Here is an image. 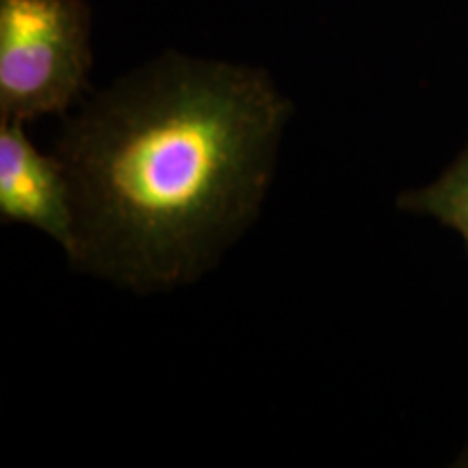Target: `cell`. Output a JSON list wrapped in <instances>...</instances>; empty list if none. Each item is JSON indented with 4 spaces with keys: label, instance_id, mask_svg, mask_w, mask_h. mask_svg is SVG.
<instances>
[{
    "label": "cell",
    "instance_id": "obj_1",
    "mask_svg": "<svg viewBox=\"0 0 468 468\" xmlns=\"http://www.w3.org/2000/svg\"><path fill=\"white\" fill-rule=\"evenodd\" d=\"M291 101L265 69L165 52L68 117L69 265L156 292L196 282L254 224Z\"/></svg>",
    "mask_w": 468,
    "mask_h": 468
},
{
    "label": "cell",
    "instance_id": "obj_2",
    "mask_svg": "<svg viewBox=\"0 0 468 468\" xmlns=\"http://www.w3.org/2000/svg\"><path fill=\"white\" fill-rule=\"evenodd\" d=\"M85 0H0V122L63 115L90 87Z\"/></svg>",
    "mask_w": 468,
    "mask_h": 468
},
{
    "label": "cell",
    "instance_id": "obj_3",
    "mask_svg": "<svg viewBox=\"0 0 468 468\" xmlns=\"http://www.w3.org/2000/svg\"><path fill=\"white\" fill-rule=\"evenodd\" d=\"M0 221L31 226L72 254L76 221L66 167L55 152H39L17 122H0Z\"/></svg>",
    "mask_w": 468,
    "mask_h": 468
},
{
    "label": "cell",
    "instance_id": "obj_4",
    "mask_svg": "<svg viewBox=\"0 0 468 468\" xmlns=\"http://www.w3.org/2000/svg\"><path fill=\"white\" fill-rule=\"evenodd\" d=\"M399 208L436 218L464 239L468 250V145L434 185L403 193Z\"/></svg>",
    "mask_w": 468,
    "mask_h": 468
},
{
    "label": "cell",
    "instance_id": "obj_5",
    "mask_svg": "<svg viewBox=\"0 0 468 468\" xmlns=\"http://www.w3.org/2000/svg\"><path fill=\"white\" fill-rule=\"evenodd\" d=\"M458 464H462V466H468V447H466V452L462 453V458H460Z\"/></svg>",
    "mask_w": 468,
    "mask_h": 468
}]
</instances>
